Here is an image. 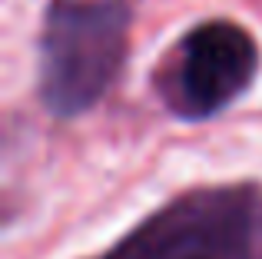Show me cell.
I'll use <instances>...</instances> for the list:
<instances>
[{
    "label": "cell",
    "mask_w": 262,
    "mask_h": 259,
    "mask_svg": "<svg viewBox=\"0 0 262 259\" xmlns=\"http://www.w3.org/2000/svg\"><path fill=\"white\" fill-rule=\"evenodd\" d=\"M129 7L123 0H53L40 27V97L57 117L86 113L126 57Z\"/></svg>",
    "instance_id": "1"
},
{
    "label": "cell",
    "mask_w": 262,
    "mask_h": 259,
    "mask_svg": "<svg viewBox=\"0 0 262 259\" xmlns=\"http://www.w3.org/2000/svg\"><path fill=\"white\" fill-rule=\"evenodd\" d=\"M259 70V47L239 24L216 20L186 37L179 100L189 117H209L239 97Z\"/></svg>",
    "instance_id": "2"
}]
</instances>
